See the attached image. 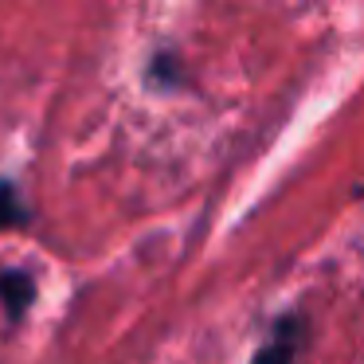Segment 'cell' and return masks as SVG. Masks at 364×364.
<instances>
[{"label": "cell", "instance_id": "6da1fadb", "mask_svg": "<svg viewBox=\"0 0 364 364\" xmlns=\"http://www.w3.org/2000/svg\"><path fill=\"white\" fill-rule=\"evenodd\" d=\"M20 220H24V208L12 200L9 184H0V228H4V223H20Z\"/></svg>", "mask_w": 364, "mask_h": 364}]
</instances>
